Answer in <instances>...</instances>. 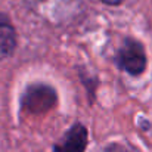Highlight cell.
I'll use <instances>...</instances> for the list:
<instances>
[{
    "label": "cell",
    "mask_w": 152,
    "mask_h": 152,
    "mask_svg": "<svg viewBox=\"0 0 152 152\" xmlns=\"http://www.w3.org/2000/svg\"><path fill=\"white\" fill-rule=\"evenodd\" d=\"M120 66L132 75H139L146 68V55L143 46L134 39H126L118 50Z\"/></svg>",
    "instance_id": "6da1fadb"
},
{
    "label": "cell",
    "mask_w": 152,
    "mask_h": 152,
    "mask_svg": "<svg viewBox=\"0 0 152 152\" xmlns=\"http://www.w3.org/2000/svg\"><path fill=\"white\" fill-rule=\"evenodd\" d=\"M56 103V93L48 84H33L22 96V108L33 114H43Z\"/></svg>",
    "instance_id": "7a4b0ae2"
},
{
    "label": "cell",
    "mask_w": 152,
    "mask_h": 152,
    "mask_svg": "<svg viewBox=\"0 0 152 152\" xmlns=\"http://www.w3.org/2000/svg\"><path fill=\"white\" fill-rule=\"evenodd\" d=\"M87 145V130L81 124H74L65 136L55 145V152H84Z\"/></svg>",
    "instance_id": "3957f363"
},
{
    "label": "cell",
    "mask_w": 152,
    "mask_h": 152,
    "mask_svg": "<svg viewBox=\"0 0 152 152\" xmlns=\"http://www.w3.org/2000/svg\"><path fill=\"white\" fill-rule=\"evenodd\" d=\"M16 48V33L7 18L0 13V58L10 56Z\"/></svg>",
    "instance_id": "277c9868"
},
{
    "label": "cell",
    "mask_w": 152,
    "mask_h": 152,
    "mask_svg": "<svg viewBox=\"0 0 152 152\" xmlns=\"http://www.w3.org/2000/svg\"><path fill=\"white\" fill-rule=\"evenodd\" d=\"M102 3H105V4H111V6H117V4H120L123 0H101Z\"/></svg>",
    "instance_id": "5b68a950"
},
{
    "label": "cell",
    "mask_w": 152,
    "mask_h": 152,
    "mask_svg": "<svg viewBox=\"0 0 152 152\" xmlns=\"http://www.w3.org/2000/svg\"><path fill=\"white\" fill-rule=\"evenodd\" d=\"M109 152H132V151H127L124 148H120V146H115V148H111Z\"/></svg>",
    "instance_id": "8992f818"
}]
</instances>
